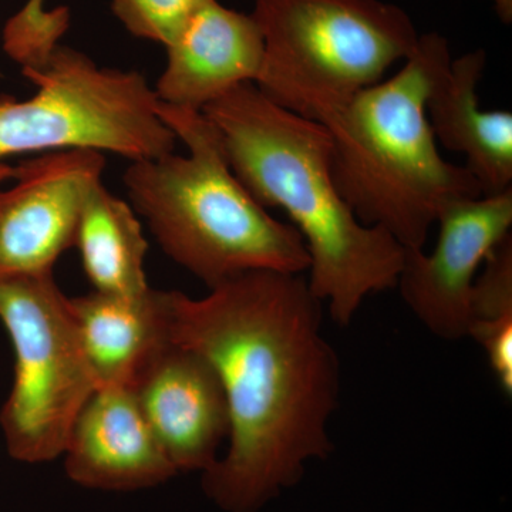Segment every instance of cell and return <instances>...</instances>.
Instances as JSON below:
<instances>
[{
  "label": "cell",
  "instance_id": "8fae6325",
  "mask_svg": "<svg viewBox=\"0 0 512 512\" xmlns=\"http://www.w3.org/2000/svg\"><path fill=\"white\" fill-rule=\"evenodd\" d=\"M63 456L70 480L94 490H144L177 474L131 387L93 393L74 420Z\"/></svg>",
  "mask_w": 512,
  "mask_h": 512
},
{
  "label": "cell",
  "instance_id": "30bf717a",
  "mask_svg": "<svg viewBox=\"0 0 512 512\" xmlns=\"http://www.w3.org/2000/svg\"><path fill=\"white\" fill-rule=\"evenodd\" d=\"M131 389L177 473H204L217 463L231 420L210 360L170 340Z\"/></svg>",
  "mask_w": 512,
  "mask_h": 512
},
{
  "label": "cell",
  "instance_id": "5bb4252c",
  "mask_svg": "<svg viewBox=\"0 0 512 512\" xmlns=\"http://www.w3.org/2000/svg\"><path fill=\"white\" fill-rule=\"evenodd\" d=\"M70 308L99 387H133L170 343L163 291L138 298L93 291L70 298Z\"/></svg>",
  "mask_w": 512,
  "mask_h": 512
},
{
  "label": "cell",
  "instance_id": "277c9868",
  "mask_svg": "<svg viewBox=\"0 0 512 512\" xmlns=\"http://www.w3.org/2000/svg\"><path fill=\"white\" fill-rule=\"evenodd\" d=\"M158 111L187 156L174 151L131 163L123 184L165 255L208 288L249 271L305 274L309 255L301 234L242 185L204 113L163 103Z\"/></svg>",
  "mask_w": 512,
  "mask_h": 512
},
{
  "label": "cell",
  "instance_id": "9a60e30c",
  "mask_svg": "<svg viewBox=\"0 0 512 512\" xmlns=\"http://www.w3.org/2000/svg\"><path fill=\"white\" fill-rule=\"evenodd\" d=\"M74 248L94 291L138 298L150 291L144 259L148 242L137 212L103 181L90 191L77 222Z\"/></svg>",
  "mask_w": 512,
  "mask_h": 512
},
{
  "label": "cell",
  "instance_id": "7a4b0ae2",
  "mask_svg": "<svg viewBox=\"0 0 512 512\" xmlns=\"http://www.w3.org/2000/svg\"><path fill=\"white\" fill-rule=\"evenodd\" d=\"M202 113L217 128L228 163L262 207L284 210L309 255L308 284L348 326L367 296L396 288L404 248L357 220L333 181L325 126L244 83Z\"/></svg>",
  "mask_w": 512,
  "mask_h": 512
},
{
  "label": "cell",
  "instance_id": "e0dca14e",
  "mask_svg": "<svg viewBox=\"0 0 512 512\" xmlns=\"http://www.w3.org/2000/svg\"><path fill=\"white\" fill-rule=\"evenodd\" d=\"M70 10H47L45 0H28L26 5L6 22L3 49L22 70H39L60 46L69 30Z\"/></svg>",
  "mask_w": 512,
  "mask_h": 512
},
{
  "label": "cell",
  "instance_id": "2e32d148",
  "mask_svg": "<svg viewBox=\"0 0 512 512\" xmlns=\"http://www.w3.org/2000/svg\"><path fill=\"white\" fill-rule=\"evenodd\" d=\"M471 298L468 338L484 349L505 396L512 394V235L485 259Z\"/></svg>",
  "mask_w": 512,
  "mask_h": 512
},
{
  "label": "cell",
  "instance_id": "7c38bea8",
  "mask_svg": "<svg viewBox=\"0 0 512 512\" xmlns=\"http://www.w3.org/2000/svg\"><path fill=\"white\" fill-rule=\"evenodd\" d=\"M167 66L156 94L165 106L202 111L235 87L254 83L264 64V37L252 15L217 0L201 6L164 46Z\"/></svg>",
  "mask_w": 512,
  "mask_h": 512
},
{
  "label": "cell",
  "instance_id": "3957f363",
  "mask_svg": "<svg viewBox=\"0 0 512 512\" xmlns=\"http://www.w3.org/2000/svg\"><path fill=\"white\" fill-rule=\"evenodd\" d=\"M451 60L443 36H420L392 79L318 121L329 131L330 167L343 200L363 225L383 229L406 249L424 248L451 202L483 195L464 165L441 157L427 117L431 89Z\"/></svg>",
  "mask_w": 512,
  "mask_h": 512
},
{
  "label": "cell",
  "instance_id": "6da1fadb",
  "mask_svg": "<svg viewBox=\"0 0 512 512\" xmlns=\"http://www.w3.org/2000/svg\"><path fill=\"white\" fill-rule=\"evenodd\" d=\"M168 338L201 353L227 396L228 450L202 473L225 512H258L332 454L338 353L322 333L323 302L303 274L249 271L205 298L163 291Z\"/></svg>",
  "mask_w": 512,
  "mask_h": 512
},
{
  "label": "cell",
  "instance_id": "ffe728a7",
  "mask_svg": "<svg viewBox=\"0 0 512 512\" xmlns=\"http://www.w3.org/2000/svg\"><path fill=\"white\" fill-rule=\"evenodd\" d=\"M0 74H2V73H0Z\"/></svg>",
  "mask_w": 512,
  "mask_h": 512
},
{
  "label": "cell",
  "instance_id": "5b68a950",
  "mask_svg": "<svg viewBox=\"0 0 512 512\" xmlns=\"http://www.w3.org/2000/svg\"><path fill=\"white\" fill-rule=\"evenodd\" d=\"M251 15L264 37L255 86L313 121L382 82L420 39L406 10L382 0H255Z\"/></svg>",
  "mask_w": 512,
  "mask_h": 512
},
{
  "label": "cell",
  "instance_id": "d6986e66",
  "mask_svg": "<svg viewBox=\"0 0 512 512\" xmlns=\"http://www.w3.org/2000/svg\"><path fill=\"white\" fill-rule=\"evenodd\" d=\"M495 12L504 23L512 22V0H491Z\"/></svg>",
  "mask_w": 512,
  "mask_h": 512
},
{
  "label": "cell",
  "instance_id": "ac0fdd59",
  "mask_svg": "<svg viewBox=\"0 0 512 512\" xmlns=\"http://www.w3.org/2000/svg\"><path fill=\"white\" fill-rule=\"evenodd\" d=\"M208 0H111V10L131 35L165 46Z\"/></svg>",
  "mask_w": 512,
  "mask_h": 512
},
{
  "label": "cell",
  "instance_id": "9c48e42d",
  "mask_svg": "<svg viewBox=\"0 0 512 512\" xmlns=\"http://www.w3.org/2000/svg\"><path fill=\"white\" fill-rule=\"evenodd\" d=\"M104 167V154L92 150L42 154L16 165V184L0 191V279L53 272L74 247L84 201Z\"/></svg>",
  "mask_w": 512,
  "mask_h": 512
},
{
  "label": "cell",
  "instance_id": "ba28073f",
  "mask_svg": "<svg viewBox=\"0 0 512 512\" xmlns=\"http://www.w3.org/2000/svg\"><path fill=\"white\" fill-rule=\"evenodd\" d=\"M430 254L404 248L399 275L407 308L436 338H468L474 284L485 259L512 228V188L501 194L464 198L447 205Z\"/></svg>",
  "mask_w": 512,
  "mask_h": 512
},
{
  "label": "cell",
  "instance_id": "52a82bcc",
  "mask_svg": "<svg viewBox=\"0 0 512 512\" xmlns=\"http://www.w3.org/2000/svg\"><path fill=\"white\" fill-rule=\"evenodd\" d=\"M0 320L15 350V380L0 410L10 457L46 463L63 456L74 420L99 389L70 298L53 272L0 279Z\"/></svg>",
  "mask_w": 512,
  "mask_h": 512
},
{
  "label": "cell",
  "instance_id": "8992f818",
  "mask_svg": "<svg viewBox=\"0 0 512 512\" xmlns=\"http://www.w3.org/2000/svg\"><path fill=\"white\" fill-rule=\"evenodd\" d=\"M30 99H0V183L15 177L8 158L92 150L131 163L174 153L178 138L161 119L156 90L137 70L99 66L86 53L57 46L39 70Z\"/></svg>",
  "mask_w": 512,
  "mask_h": 512
},
{
  "label": "cell",
  "instance_id": "4fadbf2b",
  "mask_svg": "<svg viewBox=\"0 0 512 512\" xmlns=\"http://www.w3.org/2000/svg\"><path fill=\"white\" fill-rule=\"evenodd\" d=\"M487 67L483 49L451 60L431 89L427 117L436 141L464 154L483 195L512 188V114L483 110L478 84Z\"/></svg>",
  "mask_w": 512,
  "mask_h": 512
}]
</instances>
